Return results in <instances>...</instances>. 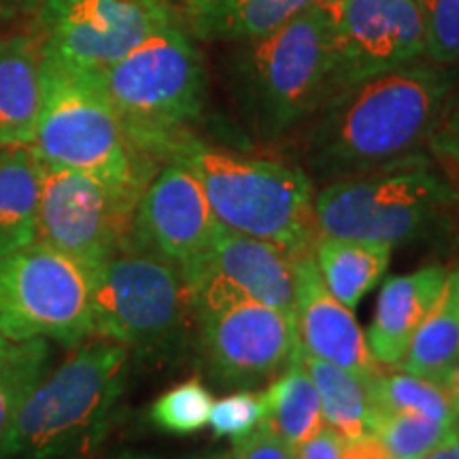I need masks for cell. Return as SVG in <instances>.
Returning a JSON list of instances; mask_svg holds the SVG:
<instances>
[{
  "instance_id": "obj_1",
  "label": "cell",
  "mask_w": 459,
  "mask_h": 459,
  "mask_svg": "<svg viewBox=\"0 0 459 459\" xmlns=\"http://www.w3.org/2000/svg\"><path fill=\"white\" fill-rule=\"evenodd\" d=\"M453 90L451 68L417 60L336 91L311 115L304 166L332 183L421 156Z\"/></svg>"
},
{
  "instance_id": "obj_2",
  "label": "cell",
  "mask_w": 459,
  "mask_h": 459,
  "mask_svg": "<svg viewBox=\"0 0 459 459\" xmlns=\"http://www.w3.org/2000/svg\"><path fill=\"white\" fill-rule=\"evenodd\" d=\"M169 160L196 175L223 228L266 240L291 260L313 251L317 238L313 179L302 169L238 156L192 136L172 149Z\"/></svg>"
},
{
  "instance_id": "obj_3",
  "label": "cell",
  "mask_w": 459,
  "mask_h": 459,
  "mask_svg": "<svg viewBox=\"0 0 459 459\" xmlns=\"http://www.w3.org/2000/svg\"><path fill=\"white\" fill-rule=\"evenodd\" d=\"M128 347L96 338L22 402L0 438V459H57L99 440L126 389Z\"/></svg>"
},
{
  "instance_id": "obj_4",
  "label": "cell",
  "mask_w": 459,
  "mask_h": 459,
  "mask_svg": "<svg viewBox=\"0 0 459 459\" xmlns=\"http://www.w3.org/2000/svg\"><path fill=\"white\" fill-rule=\"evenodd\" d=\"M41 54V111L32 153L45 164L94 177L139 203L147 186V160L132 147L96 73Z\"/></svg>"
},
{
  "instance_id": "obj_5",
  "label": "cell",
  "mask_w": 459,
  "mask_h": 459,
  "mask_svg": "<svg viewBox=\"0 0 459 459\" xmlns=\"http://www.w3.org/2000/svg\"><path fill=\"white\" fill-rule=\"evenodd\" d=\"M126 136L143 158H169L204 107L206 74L192 39L172 20L96 73Z\"/></svg>"
},
{
  "instance_id": "obj_6",
  "label": "cell",
  "mask_w": 459,
  "mask_h": 459,
  "mask_svg": "<svg viewBox=\"0 0 459 459\" xmlns=\"http://www.w3.org/2000/svg\"><path fill=\"white\" fill-rule=\"evenodd\" d=\"M240 107L266 139L311 119L336 94L334 49L324 0L277 30L240 43L234 57Z\"/></svg>"
},
{
  "instance_id": "obj_7",
  "label": "cell",
  "mask_w": 459,
  "mask_h": 459,
  "mask_svg": "<svg viewBox=\"0 0 459 459\" xmlns=\"http://www.w3.org/2000/svg\"><path fill=\"white\" fill-rule=\"evenodd\" d=\"M459 194L434 170L428 156L325 183L315 196L317 237L398 247L417 240Z\"/></svg>"
},
{
  "instance_id": "obj_8",
  "label": "cell",
  "mask_w": 459,
  "mask_h": 459,
  "mask_svg": "<svg viewBox=\"0 0 459 459\" xmlns=\"http://www.w3.org/2000/svg\"><path fill=\"white\" fill-rule=\"evenodd\" d=\"M0 332L13 342H82L91 336V277L39 240L3 255Z\"/></svg>"
},
{
  "instance_id": "obj_9",
  "label": "cell",
  "mask_w": 459,
  "mask_h": 459,
  "mask_svg": "<svg viewBox=\"0 0 459 459\" xmlns=\"http://www.w3.org/2000/svg\"><path fill=\"white\" fill-rule=\"evenodd\" d=\"M187 290L179 268L149 249L115 254L91 283V336L158 347L179 330Z\"/></svg>"
},
{
  "instance_id": "obj_10",
  "label": "cell",
  "mask_w": 459,
  "mask_h": 459,
  "mask_svg": "<svg viewBox=\"0 0 459 459\" xmlns=\"http://www.w3.org/2000/svg\"><path fill=\"white\" fill-rule=\"evenodd\" d=\"M134 209V203L94 177L41 162L37 240L79 264L91 283L122 249Z\"/></svg>"
},
{
  "instance_id": "obj_11",
  "label": "cell",
  "mask_w": 459,
  "mask_h": 459,
  "mask_svg": "<svg viewBox=\"0 0 459 459\" xmlns=\"http://www.w3.org/2000/svg\"><path fill=\"white\" fill-rule=\"evenodd\" d=\"M175 20L170 0H41L39 49L99 73Z\"/></svg>"
},
{
  "instance_id": "obj_12",
  "label": "cell",
  "mask_w": 459,
  "mask_h": 459,
  "mask_svg": "<svg viewBox=\"0 0 459 459\" xmlns=\"http://www.w3.org/2000/svg\"><path fill=\"white\" fill-rule=\"evenodd\" d=\"M206 364L226 385H257L277 377L300 347L296 317L271 304L221 296L194 302Z\"/></svg>"
},
{
  "instance_id": "obj_13",
  "label": "cell",
  "mask_w": 459,
  "mask_h": 459,
  "mask_svg": "<svg viewBox=\"0 0 459 459\" xmlns=\"http://www.w3.org/2000/svg\"><path fill=\"white\" fill-rule=\"evenodd\" d=\"M336 91L426 57L417 0H324Z\"/></svg>"
},
{
  "instance_id": "obj_14",
  "label": "cell",
  "mask_w": 459,
  "mask_h": 459,
  "mask_svg": "<svg viewBox=\"0 0 459 459\" xmlns=\"http://www.w3.org/2000/svg\"><path fill=\"white\" fill-rule=\"evenodd\" d=\"M189 304L234 296L296 317L294 260L266 240L220 228L209 251L181 273Z\"/></svg>"
},
{
  "instance_id": "obj_15",
  "label": "cell",
  "mask_w": 459,
  "mask_h": 459,
  "mask_svg": "<svg viewBox=\"0 0 459 459\" xmlns=\"http://www.w3.org/2000/svg\"><path fill=\"white\" fill-rule=\"evenodd\" d=\"M130 228L139 247L183 273L209 251L221 223L196 175L186 164L169 162L143 189Z\"/></svg>"
},
{
  "instance_id": "obj_16",
  "label": "cell",
  "mask_w": 459,
  "mask_h": 459,
  "mask_svg": "<svg viewBox=\"0 0 459 459\" xmlns=\"http://www.w3.org/2000/svg\"><path fill=\"white\" fill-rule=\"evenodd\" d=\"M294 266L296 328L302 349L368 381L381 364L372 358L353 311L338 302L324 285L313 251L296 257Z\"/></svg>"
},
{
  "instance_id": "obj_17",
  "label": "cell",
  "mask_w": 459,
  "mask_h": 459,
  "mask_svg": "<svg viewBox=\"0 0 459 459\" xmlns=\"http://www.w3.org/2000/svg\"><path fill=\"white\" fill-rule=\"evenodd\" d=\"M446 277L449 271L434 264L385 281L366 332V342L378 364L398 368L411 338L438 300Z\"/></svg>"
},
{
  "instance_id": "obj_18",
  "label": "cell",
  "mask_w": 459,
  "mask_h": 459,
  "mask_svg": "<svg viewBox=\"0 0 459 459\" xmlns=\"http://www.w3.org/2000/svg\"><path fill=\"white\" fill-rule=\"evenodd\" d=\"M41 54L28 37L0 41V147H30L41 111Z\"/></svg>"
},
{
  "instance_id": "obj_19",
  "label": "cell",
  "mask_w": 459,
  "mask_h": 459,
  "mask_svg": "<svg viewBox=\"0 0 459 459\" xmlns=\"http://www.w3.org/2000/svg\"><path fill=\"white\" fill-rule=\"evenodd\" d=\"M41 162L30 147H0V257L37 243Z\"/></svg>"
},
{
  "instance_id": "obj_20",
  "label": "cell",
  "mask_w": 459,
  "mask_h": 459,
  "mask_svg": "<svg viewBox=\"0 0 459 459\" xmlns=\"http://www.w3.org/2000/svg\"><path fill=\"white\" fill-rule=\"evenodd\" d=\"M315 262L328 291L353 311L385 277L392 247L351 238H315Z\"/></svg>"
},
{
  "instance_id": "obj_21",
  "label": "cell",
  "mask_w": 459,
  "mask_h": 459,
  "mask_svg": "<svg viewBox=\"0 0 459 459\" xmlns=\"http://www.w3.org/2000/svg\"><path fill=\"white\" fill-rule=\"evenodd\" d=\"M198 32L223 41H254L321 0H187Z\"/></svg>"
},
{
  "instance_id": "obj_22",
  "label": "cell",
  "mask_w": 459,
  "mask_h": 459,
  "mask_svg": "<svg viewBox=\"0 0 459 459\" xmlns=\"http://www.w3.org/2000/svg\"><path fill=\"white\" fill-rule=\"evenodd\" d=\"M262 395L266 404L264 423L294 451L324 426L317 387L302 361V344Z\"/></svg>"
},
{
  "instance_id": "obj_23",
  "label": "cell",
  "mask_w": 459,
  "mask_h": 459,
  "mask_svg": "<svg viewBox=\"0 0 459 459\" xmlns=\"http://www.w3.org/2000/svg\"><path fill=\"white\" fill-rule=\"evenodd\" d=\"M459 361V268L449 271L438 300L429 308L409 349L402 358L400 370L412 375L438 378Z\"/></svg>"
},
{
  "instance_id": "obj_24",
  "label": "cell",
  "mask_w": 459,
  "mask_h": 459,
  "mask_svg": "<svg viewBox=\"0 0 459 459\" xmlns=\"http://www.w3.org/2000/svg\"><path fill=\"white\" fill-rule=\"evenodd\" d=\"M302 361L317 387L325 426L334 429L344 443L372 434L375 412H372L368 383L341 366L315 358L304 349Z\"/></svg>"
},
{
  "instance_id": "obj_25",
  "label": "cell",
  "mask_w": 459,
  "mask_h": 459,
  "mask_svg": "<svg viewBox=\"0 0 459 459\" xmlns=\"http://www.w3.org/2000/svg\"><path fill=\"white\" fill-rule=\"evenodd\" d=\"M366 383H368L375 421L383 412H415L445 426H455L459 412L445 387L432 378L406 370L378 368ZM372 429H375V423H372Z\"/></svg>"
},
{
  "instance_id": "obj_26",
  "label": "cell",
  "mask_w": 459,
  "mask_h": 459,
  "mask_svg": "<svg viewBox=\"0 0 459 459\" xmlns=\"http://www.w3.org/2000/svg\"><path fill=\"white\" fill-rule=\"evenodd\" d=\"M49 344L45 338L13 342L0 358V438L7 432L22 402L48 372Z\"/></svg>"
},
{
  "instance_id": "obj_27",
  "label": "cell",
  "mask_w": 459,
  "mask_h": 459,
  "mask_svg": "<svg viewBox=\"0 0 459 459\" xmlns=\"http://www.w3.org/2000/svg\"><path fill=\"white\" fill-rule=\"evenodd\" d=\"M213 402V394L204 383L189 378L158 395L149 409V419L164 434L192 436L209 426Z\"/></svg>"
},
{
  "instance_id": "obj_28",
  "label": "cell",
  "mask_w": 459,
  "mask_h": 459,
  "mask_svg": "<svg viewBox=\"0 0 459 459\" xmlns=\"http://www.w3.org/2000/svg\"><path fill=\"white\" fill-rule=\"evenodd\" d=\"M453 428L415 412H383L375 429L394 459H426L449 438Z\"/></svg>"
},
{
  "instance_id": "obj_29",
  "label": "cell",
  "mask_w": 459,
  "mask_h": 459,
  "mask_svg": "<svg viewBox=\"0 0 459 459\" xmlns=\"http://www.w3.org/2000/svg\"><path fill=\"white\" fill-rule=\"evenodd\" d=\"M426 32V57L434 65L459 66V0H417Z\"/></svg>"
},
{
  "instance_id": "obj_30",
  "label": "cell",
  "mask_w": 459,
  "mask_h": 459,
  "mask_svg": "<svg viewBox=\"0 0 459 459\" xmlns=\"http://www.w3.org/2000/svg\"><path fill=\"white\" fill-rule=\"evenodd\" d=\"M426 153L440 177L459 194V91L453 90L440 108L426 141Z\"/></svg>"
},
{
  "instance_id": "obj_31",
  "label": "cell",
  "mask_w": 459,
  "mask_h": 459,
  "mask_svg": "<svg viewBox=\"0 0 459 459\" xmlns=\"http://www.w3.org/2000/svg\"><path fill=\"white\" fill-rule=\"evenodd\" d=\"M266 419V404L264 395L254 392L230 394L220 402H213L209 426L217 438L243 440L254 434Z\"/></svg>"
},
{
  "instance_id": "obj_32",
  "label": "cell",
  "mask_w": 459,
  "mask_h": 459,
  "mask_svg": "<svg viewBox=\"0 0 459 459\" xmlns=\"http://www.w3.org/2000/svg\"><path fill=\"white\" fill-rule=\"evenodd\" d=\"M232 459H296V451L262 423L254 434L234 443Z\"/></svg>"
},
{
  "instance_id": "obj_33",
  "label": "cell",
  "mask_w": 459,
  "mask_h": 459,
  "mask_svg": "<svg viewBox=\"0 0 459 459\" xmlns=\"http://www.w3.org/2000/svg\"><path fill=\"white\" fill-rule=\"evenodd\" d=\"M344 440L324 423L317 434L296 449V459H342Z\"/></svg>"
},
{
  "instance_id": "obj_34",
  "label": "cell",
  "mask_w": 459,
  "mask_h": 459,
  "mask_svg": "<svg viewBox=\"0 0 459 459\" xmlns=\"http://www.w3.org/2000/svg\"><path fill=\"white\" fill-rule=\"evenodd\" d=\"M342 459H394L387 446L381 443L377 434H366L361 438L344 443Z\"/></svg>"
},
{
  "instance_id": "obj_35",
  "label": "cell",
  "mask_w": 459,
  "mask_h": 459,
  "mask_svg": "<svg viewBox=\"0 0 459 459\" xmlns=\"http://www.w3.org/2000/svg\"><path fill=\"white\" fill-rule=\"evenodd\" d=\"M32 3H37V0H0V28L13 22L17 15L26 13Z\"/></svg>"
},
{
  "instance_id": "obj_36",
  "label": "cell",
  "mask_w": 459,
  "mask_h": 459,
  "mask_svg": "<svg viewBox=\"0 0 459 459\" xmlns=\"http://www.w3.org/2000/svg\"><path fill=\"white\" fill-rule=\"evenodd\" d=\"M426 459H459V417L449 438H446L434 453H429Z\"/></svg>"
},
{
  "instance_id": "obj_37",
  "label": "cell",
  "mask_w": 459,
  "mask_h": 459,
  "mask_svg": "<svg viewBox=\"0 0 459 459\" xmlns=\"http://www.w3.org/2000/svg\"><path fill=\"white\" fill-rule=\"evenodd\" d=\"M438 383L445 387V392L449 394L453 406H455V411L459 412V361L438 378Z\"/></svg>"
},
{
  "instance_id": "obj_38",
  "label": "cell",
  "mask_w": 459,
  "mask_h": 459,
  "mask_svg": "<svg viewBox=\"0 0 459 459\" xmlns=\"http://www.w3.org/2000/svg\"><path fill=\"white\" fill-rule=\"evenodd\" d=\"M186 459H232V451H213V453H200Z\"/></svg>"
},
{
  "instance_id": "obj_39",
  "label": "cell",
  "mask_w": 459,
  "mask_h": 459,
  "mask_svg": "<svg viewBox=\"0 0 459 459\" xmlns=\"http://www.w3.org/2000/svg\"><path fill=\"white\" fill-rule=\"evenodd\" d=\"M102 459H153L152 455H145V453H134V451H122L115 453V455L102 457Z\"/></svg>"
},
{
  "instance_id": "obj_40",
  "label": "cell",
  "mask_w": 459,
  "mask_h": 459,
  "mask_svg": "<svg viewBox=\"0 0 459 459\" xmlns=\"http://www.w3.org/2000/svg\"><path fill=\"white\" fill-rule=\"evenodd\" d=\"M11 347H13V341H9V338L0 332V358H3V355L7 353Z\"/></svg>"
}]
</instances>
